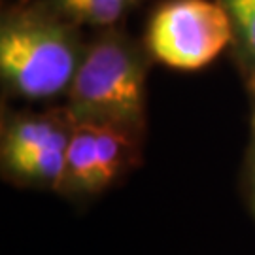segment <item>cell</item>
Returning <instances> with one entry per match:
<instances>
[{
	"mask_svg": "<svg viewBox=\"0 0 255 255\" xmlns=\"http://www.w3.org/2000/svg\"><path fill=\"white\" fill-rule=\"evenodd\" d=\"M87 47L80 27L42 4L8 11L0 25V76L9 93L46 101L68 93Z\"/></svg>",
	"mask_w": 255,
	"mask_h": 255,
	"instance_id": "6da1fadb",
	"label": "cell"
},
{
	"mask_svg": "<svg viewBox=\"0 0 255 255\" xmlns=\"http://www.w3.org/2000/svg\"><path fill=\"white\" fill-rule=\"evenodd\" d=\"M147 55L121 32H104L85 49L68 89L76 123L119 128L142 140L146 128Z\"/></svg>",
	"mask_w": 255,
	"mask_h": 255,
	"instance_id": "7a4b0ae2",
	"label": "cell"
},
{
	"mask_svg": "<svg viewBox=\"0 0 255 255\" xmlns=\"http://www.w3.org/2000/svg\"><path fill=\"white\" fill-rule=\"evenodd\" d=\"M231 44L233 27L219 2L170 0L147 25L149 57L178 70L202 68Z\"/></svg>",
	"mask_w": 255,
	"mask_h": 255,
	"instance_id": "3957f363",
	"label": "cell"
},
{
	"mask_svg": "<svg viewBox=\"0 0 255 255\" xmlns=\"http://www.w3.org/2000/svg\"><path fill=\"white\" fill-rule=\"evenodd\" d=\"M74 123L76 121L66 108L11 116L2 128V164L38 149L68 146Z\"/></svg>",
	"mask_w": 255,
	"mask_h": 255,
	"instance_id": "277c9868",
	"label": "cell"
},
{
	"mask_svg": "<svg viewBox=\"0 0 255 255\" xmlns=\"http://www.w3.org/2000/svg\"><path fill=\"white\" fill-rule=\"evenodd\" d=\"M110 183L102 172L93 123H74L72 136L66 147L64 174L61 187L70 193H99Z\"/></svg>",
	"mask_w": 255,
	"mask_h": 255,
	"instance_id": "5b68a950",
	"label": "cell"
},
{
	"mask_svg": "<svg viewBox=\"0 0 255 255\" xmlns=\"http://www.w3.org/2000/svg\"><path fill=\"white\" fill-rule=\"evenodd\" d=\"M140 0H40L46 9L78 27L112 28Z\"/></svg>",
	"mask_w": 255,
	"mask_h": 255,
	"instance_id": "8992f818",
	"label": "cell"
},
{
	"mask_svg": "<svg viewBox=\"0 0 255 255\" xmlns=\"http://www.w3.org/2000/svg\"><path fill=\"white\" fill-rule=\"evenodd\" d=\"M233 27V49L244 76L255 80V0H218Z\"/></svg>",
	"mask_w": 255,
	"mask_h": 255,
	"instance_id": "52a82bcc",
	"label": "cell"
},
{
	"mask_svg": "<svg viewBox=\"0 0 255 255\" xmlns=\"http://www.w3.org/2000/svg\"><path fill=\"white\" fill-rule=\"evenodd\" d=\"M250 157H252V183H254V201H255V110H254V118H252V149H250Z\"/></svg>",
	"mask_w": 255,
	"mask_h": 255,
	"instance_id": "ba28073f",
	"label": "cell"
},
{
	"mask_svg": "<svg viewBox=\"0 0 255 255\" xmlns=\"http://www.w3.org/2000/svg\"><path fill=\"white\" fill-rule=\"evenodd\" d=\"M248 85H250V91L254 93V97H255V80H250V82H248Z\"/></svg>",
	"mask_w": 255,
	"mask_h": 255,
	"instance_id": "9c48e42d",
	"label": "cell"
}]
</instances>
